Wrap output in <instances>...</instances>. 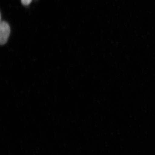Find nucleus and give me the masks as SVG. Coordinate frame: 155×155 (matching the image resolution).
<instances>
[{
    "instance_id": "f03ea898",
    "label": "nucleus",
    "mask_w": 155,
    "mask_h": 155,
    "mask_svg": "<svg viewBox=\"0 0 155 155\" xmlns=\"http://www.w3.org/2000/svg\"><path fill=\"white\" fill-rule=\"evenodd\" d=\"M32 0H21V2H22V4H23L24 5L27 6L29 5L31 2Z\"/></svg>"
},
{
    "instance_id": "f257e3e1",
    "label": "nucleus",
    "mask_w": 155,
    "mask_h": 155,
    "mask_svg": "<svg viewBox=\"0 0 155 155\" xmlns=\"http://www.w3.org/2000/svg\"><path fill=\"white\" fill-rule=\"evenodd\" d=\"M10 27L7 22L3 21L0 24V43L5 45L7 42L10 35Z\"/></svg>"
}]
</instances>
